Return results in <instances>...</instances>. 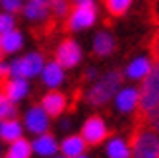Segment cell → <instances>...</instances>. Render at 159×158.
Returning <instances> with one entry per match:
<instances>
[{
  "label": "cell",
  "mask_w": 159,
  "mask_h": 158,
  "mask_svg": "<svg viewBox=\"0 0 159 158\" xmlns=\"http://www.w3.org/2000/svg\"><path fill=\"white\" fill-rule=\"evenodd\" d=\"M25 135L27 133H25V127H23L21 117H8V119L0 121V141L4 145H10Z\"/></svg>",
  "instance_id": "20"
},
{
  "label": "cell",
  "mask_w": 159,
  "mask_h": 158,
  "mask_svg": "<svg viewBox=\"0 0 159 158\" xmlns=\"http://www.w3.org/2000/svg\"><path fill=\"white\" fill-rule=\"evenodd\" d=\"M8 117H18V106L14 101H10V98L0 88V121L8 119Z\"/></svg>",
  "instance_id": "24"
},
{
  "label": "cell",
  "mask_w": 159,
  "mask_h": 158,
  "mask_svg": "<svg viewBox=\"0 0 159 158\" xmlns=\"http://www.w3.org/2000/svg\"><path fill=\"white\" fill-rule=\"evenodd\" d=\"M0 88L4 90V94L8 98H10V101H14L16 106L23 104L29 96L31 92H33V86H31V80H27V78H4V82Z\"/></svg>",
  "instance_id": "16"
},
{
  "label": "cell",
  "mask_w": 159,
  "mask_h": 158,
  "mask_svg": "<svg viewBox=\"0 0 159 158\" xmlns=\"http://www.w3.org/2000/svg\"><path fill=\"white\" fill-rule=\"evenodd\" d=\"M23 4H25V0H0V10L12 12V14H18L20 16Z\"/></svg>",
  "instance_id": "27"
},
{
  "label": "cell",
  "mask_w": 159,
  "mask_h": 158,
  "mask_svg": "<svg viewBox=\"0 0 159 158\" xmlns=\"http://www.w3.org/2000/svg\"><path fill=\"white\" fill-rule=\"evenodd\" d=\"M99 74H101V70L95 67V65H87V67H84V72H82V78L89 84V82H93V80H97L99 78Z\"/></svg>",
  "instance_id": "28"
},
{
  "label": "cell",
  "mask_w": 159,
  "mask_h": 158,
  "mask_svg": "<svg viewBox=\"0 0 159 158\" xmlns=\"http://www.w3.org/2000/svg\"><path fill=\"white\" fill-rule=\"evenodd\" d=\"M134 2L136 0H105V10L113 18H122L132 10Z\"/></svg>",
  "instance_id": "22"
},
{
  "label": "cell",
  "mask_w": 159,
  "mask_h": 158,
  "mask_svg": "<svg viewBox=\"0 0 159 158\" xmlns=\"http://www.w3.org/2000/svg\"><path fill=\"white\" fill-rule=\"evenodd\" d=\"M140 111L148 115L159 107V62L140 84Z\"/></svg>",
  "instance_id": "9"
},
{
  "label": "cell",
  "mask_w": 159,
  "mask_h": 158,
  "mask_svg": "<svg viewBox=\"0 0 159 158\" xmlns=\"http://www.w3.org/2000/svg\"><path fill=\"white\" fill-rule=\"evenodd\" d=\"M155 67V61L152 55L148 53H138L134 55V57H130L128 61L124 62L122 67V76L126 82H132V84H140L144 78L153 70Z\"/></svg>",
  "instance_id": "10"
},
{
  "label": "cell",
  "mask_w": 159,
  "mask_h": 158,
  "mask_svg": "<svg viewBox=\"0 0 159 158\" xmlns=\"http://www.w3.org/2000/svg\"><path fill=\"white\" fill-rule=\"evenodd\" d=\"M111 106H113L116 115H122V117H130L136 111H140V86L132 82L122 84L116 90Z\"/></svg>",
  "instance_id": "6"
},
{
  "label": "cell",
  "mask_w": 159,
  "mask_h": 158,
  "mask_svg": "<svg viewBox=\"0 0 159 158\" xmlns=\"http://www.w3.org/2000/svg\"><path fill=\"white\" fill-rule=\"evenodd\" d=\"M14 27H18V14L0 10V35L12 31Z\"/></svg>",
  "instance_id": "25"
},
{
  "label": "cell",
  "mask_w": 159,
  "mask_h": 158,
  "mask_svg": "<svg viewBox=\"0 0 159 158\" xmlns=\"http://www.w3.org/2000/svg\"><path fill=\"white\" fill-rule=\"evenodd\" d=\"M89 47H91V53L97 59H109V57H113L116 53L118 41H116L115 33L109 27H99V29L93 31Z\"/></svg>",
  "instance_id": "13"
},
{
  "label": "cell",
  "mask_w": 159,
  "mask_h": 158,
  "mask_svg": "<svg viewBox=\"0 0 159 158\" xmlns=\"http://www.w3.org/2000/svg\"><path fill=\"white\" fill-rule=\"evenodd\" d=\"M20 18L29 23V26H35V27H41L49 22L52 16H51V0H25L21 12H20Z\"/></svg>",
  "instance_id": "12"
},
{
  "label": "cell",
  "mask_w": 159,
  "mask_h": 158,
  "mask_svg": "<svg viewBox=\"0 0 159 158\" xmlns=\"http://www.w3.org/2000/svg\"><path fill=\"white\" fill-rule=\"evenodd\" d=\"M47 113H49L52 119H58L60 115L68 113L70 109V96L64 92V90H45V94L39 100Z\"/></svg>",
  "instance_id": "14"
},
{
  "label": "cell",
  "mask_w": 159,
  "mask_h": 158,
  "mask_svg": "<svg viewBox=\"0 0 159 158\" xmlns=\"http://www.w3.org/2000/svg\"><path fill=\"white\" fill-rule=\"evenodd\" d=\"M21 121H23V127H25L27 135L35 137V135H41V133L51 131L54 119L47 113V109L37 101V104H31V106H27L25 109H23Z\"/></svg>",
  "instance_id": "8"
},
{
  "label": "cell",
  "mask_w": 159,
  "mask_h": 158,
  "mask_svg": "<svg viewBox=\"0 0 159 158\" xmlns=\"http://www.w3.org/2000/svg\"><path fill=\"white\" fill-rule=\"evenodd\" d=\"M72 6H95L97 0H70Z\"/></svg>",
  "instance_id": "31"
},
{
  "label": "cell",
  "mask_w": 159,
  "mask_h": 158,
  "mask_svg": "<svg viewBox=\"0 0 159 158\" xmlns=\"http://www.w3.org/2000/svg\"><path fill=\"white\" fill-rule=\"evenodd\" d=\"M39 82L45 90H62L68 84V70L57 59H47L39 74Z\"/></svg>",
  "instance_id": "11"
},
{
  "label": "cell",
  "mask_w": 159,
  "mask_h": 158,
  "mask_svg": "<svg viewBox=\"0 0 159 158\" xmlns=\"http://www.w3.org/2000/svg\"><path fill=\"white\" fill-rule=\"evenodd\" d=\"M52 59H57L60 65L70 72V70H76V68H80L84 65L85 49H84V45L80 43L76 37H64V39H60V41L57 43V47H54Z\"/></svg>",
  "instance_id": "3"
},
{
  "label": "cell",
  "mask_w": 159,
  "mask_h": 158,
  "mask_svg": "<svg viewBox=\"0 0 159 158\" xmlns=\"http://www.w3.org/2000/svg\"><path fill=\"white\" fill-rule=\"evenodd\" d=\"M74 127H76V121H74V117L68 115V113L60 115L58 119H57V129L62 133V135H66V133H72Z\"/></svg>",
  "instance_id": "26"
},
{
  "label": "cell",
  "mask_w": 159,
  "mask_h": 158,
  "mask_svg": "<svg viewBox=\"0 0 159 158\" xmlns=\"http://www.w3.org/2000/svg\"><path fill=\"white\" fill-rule=\"evenodd\" d=\"M146 119H148V125H149V127L155 129V131L159 133V107L153 109L152 113H148V115H146Z\"/></svg>",
  "instance_id": "29"
},
{
  "label": "cell",
  "mask_w": 159,
  "mask_h": 158,
  "mask_svg": "<svg viewBox=\"0 0 159 158\" xmlns=\"http://www.w3.org/2000/svg\"><path fill=\"white\" fill-rule=\"evenodd\" d=\"M54 158H68V156H64V154H58V156H54Z\"/></svg>",
  "instance_id": "36"
},
{
  "label": "cell",
  "mask_w": 159,
  "mask_h": 158,
  "mask_svg": "<svg viewBox=\"0 0 159 158\" xmlns=\"http://www.w3.org/2000/svg\"><path fill=\"white\" fill-rule=\"evenodd\" d=\"M4 154H6V145L2 143V141H0V158H2Z\"/></svg>",
  "instance_id": "32"
},
{
  "label": "cell",
  "mask_w": 159,
  "mask_h": 158,
  "mask_svg": "<svg viewBox=\"0 0 159 158\" xmlns=\"http://www.w3.org/2000/svg\"><path fill=\"white\" fill-rule=\"evenodd\" d=\"M155 51H157V59H159V35H157V45H155Z\"/></svg>",
  "instance_id": "33"
},
{
  "label": "cell",
  "mask_w": 159,
  "mask_h": 158,
  "mask_svg": "<svg viewBox=\"0 0 159 158\" xmlns=\"http://www.w3.org/2000/svg\"><path fill=\"white\" fill-rule=\"evenodd\" d=\"M6 156L8 158H33V148H31V139L21 137L14 143L6 145Z\"/></svg>",
  "instance_id": "21"
},
{
  "label": "cell",
  "mask_w": 159,
  "mask_h": 158,
  "mask_svg": "<svg viewBox=\"0 0 159 158\" xmlns=\"http://www.w3.org/2000/svg\"><path fill=\"white\" fill-rule=\"evenodd\" d=\"M76 158H91V156H89V154L85 152V154H82V156H76Z\"/></svg>",
  "instance_id": "34"
},
{
  "label": "cell",
  "mask_w": 159,
  "mask_h": 158,
  "mask_svg": "<svg viewBox=\"0 0 159 158\" xmlns=\"http://www.w3.org/2000/svg\"><path fill=\"white\" fill-rule=\"evenodd\" d=\"M47 62V57L41 49L23 51L10 59V76L12 78H27V80H39V74ZM8 76V78H10Z\"/></svg>",
  "instance_id": "2"
},
{
  "label": "cell",
  "mask_w": 159,
  "mask_h": 158,
  "mask_svg": "<svg viewBox=\"0 0 159 158\" xmlns=\"http://www.w3.org/2000/svg\"><path fill=\"white\" fill-rule=\"evenodd\" d=\"M0 43H2V51L4 57H16V55H21L27 47V35L25 31L20 27H14L12 31L0 35Z\"/></svg>",
  "instance_id": "17"
},
{
  "label": "cell",
  "mask_w": 159,
  "mask_h": 158,
  "mask_svg": "<svg viewBox=\"0 0 159 158\" xmlns=\"http://www.w3.org/2000/svg\"><path fill=\"white\" fill-rule=\"evenodd\" d=\"M130 145L132 158H159V133L152 127L138 129Z\"/></svg>",
  "instance_id": "7"
},
{
  "label": "cell",
  "mask_w": 159,
  "mask_h": 158,
  "mask_svg": "<svg viewBox=\"0 0 159 158\" xmlns=\"http://www.w3.org/2000/svg\"><path fill=\"white\" fill-rule=\"evenodd\" d=\"M124 84L122 70L118 68H109L105 72H101L97 80H93L87 84V88L84 90V101L85 106H89L93 109H101L109 106L113 101L116 90Z\"/></svg>",
  "instance_id": "1"
},
{
  "label": "cell",
  "mask_w": 159,
  "mask_h": 158,
  "mask_svg": "<svg viewBox=\"0 0 159 158\" xmlns=\"http://www.w3.org/2000/svg\"><path fill=\"white\" fill-rule=\"evenodd\" d=\"M80 135L85 139V143L89 146H103V143L109 139L111 129L109 121L99 113H91L80 123Z\"/></svg>",
  "instance_id": "5"
},
{
  "label": "cell",
  "mask_w": 159,
  "mask_h": 158,
  "mask_svg": "<svg viewBox=\"0 0 159 158\" xmlns=\"http://www.w3.org/2000/svg\"><path fill=\"white\" fill-rule=\"evenodd\" d=\"M31 148L35 158H54L60 154V139L52 131L31 137Z\"/></svg>",
  "instance_id": "15"
},
{
  "label": "cell",
  "mask_w": 159,
  "mask_h": 158,
  "mask_svg": "<svg viewBox=\"0 0 159 158\" xmlns=\"http://www.w3.org/2000/svg\"><path fill=\"white\" fill-rule=\"evenodd\" d=\"M87 148H89V145L80 135V131L66 133V135H62V139H60V154H64L68 158L82 156V154L87 152Z\"/></svg>",
  "instance_id": "19"
},
{
  "label": "cell",
  "mask_w": 159,
  "mask_h": 158,
  "mask_svg": "<svg viewBox=\"0 0 159 158\" xmlns=\"http://www.w3.org/2000/svg\"><path fill=\"white\" fill-rule=\"evenodd\" d=\"M4 57V51H2V43H0V59Z\"/></svg>",
  "instance_id": "35"
},
{
  "label": "cell",
  "mask_w": 159,
  "mask_h": 158,
  "mask_svg": "<svg viewBox=\"0 0 159 158\" xmlns=\"http://www.w3.org/2000/svg\"><path fill=\"white\" fill-rule=\"evenodd\" d=\"M105 158H132V145L124 135H109L103 143Z\"/></svg>",
  "instance_id": "18"
},
{
  "label": "cell",
  "mask_w": 159,
  "mask_h": 158,
  "mask_svg": "<svg viewBox=\"0 0 159 158\" xmlns=\"http://www.w3.org/2000/svg\"><path fill=\"white\" fill-rule=\"evenodd\" d=\"M2 158H8V156H6V154H4V156H2Z\"/></svg>",
  "instance_id": "37"
},
{
  "label": "cell",
  "mask_w": 159,
  "mask_h": 158,
  "mask_svg": "<svg viewBox=\"0 0 159 158\" xmlns=\"http://www.w3.org/2000/svg\"><path fill=\"white\" fill-rule=\"evenodd\" d=\"M8 76H10V61L2 57L0 59V78H8Z\"/></svg>",
  "instance_id": "30"
},
{
  "label": "cell",
  "mask_w": 159,
  "mask_h": 158,
  "mask_svg": "<svg viewBox=\"0 0 159 158\" xmlns=\"http://www.w3.org/2000/svg\"><path fill=\"white\" fill-rule=\"evenodd\" d=\"M70 10H72L70 0H51V16L54 20H66Z\"/></svg>",
  "instance_id": "23"
},
{
  "label": "cell",
  "mask_w": 159,
  "mask_h": 158,
  "mask_svg": "<svg viewBox=\"0 0 159 158\" xmlns=\"http://www.w3.org/2000/svg\"><path fill=\"white\" fill-rule=\"evenodd\" d=\"M66 22V29L72 35L91 31L99 23V6H72Z\"/></svg>",
  "instance_id": "4"
}]
</instances>
